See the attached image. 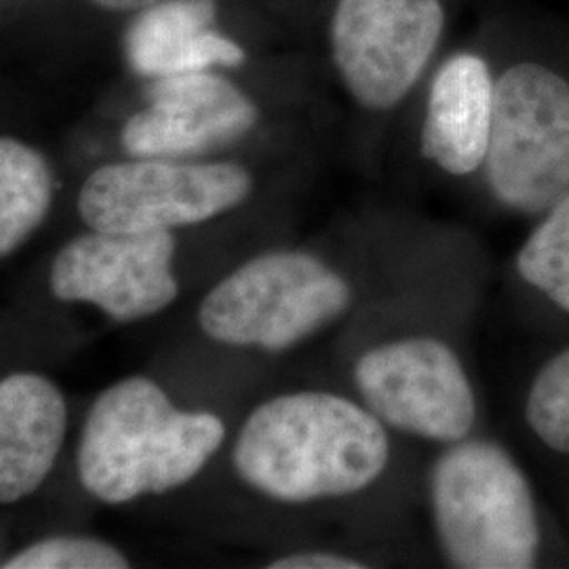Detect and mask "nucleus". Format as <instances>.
I'll use <instances>...</instances> for the list:
<instances>
[{
	"label": "nucleus",
	"instance_id": "1",
	"mask_svg": "<svg viewBox=\"0 0 569 569\" xmlns=\"http://www.w3.org/2000/svg\"><path fill=\"white\" fill-rule=\"evenodd\" d=\"M493 117L483 163L491 194L545 213L569 192V26L519 20L491 42Z\"/></svg>",
	"mask_w": 569,
	"mask_h": 569
},
{
	"label": "nucleus",
	"instance_id": "2",
	"mask_svg": "<svg viewBox=\"0 0 569 569\" xmlns=\"http://www.w3.org/2000/svg\"><path fill=\"white\" fill-rule=\"evenodd\" d=\"M382 422L331 392H291L258 407L244 422L232 462L247 486L302 505L369 488L388 465Z\"/></svg>",
	"mask_w": 569,
	"mask_h": 569
},
{
	"label": "nucleus",
	"instance_id": "3",
	"mask_svg": "<svg viewBox=\"0 0 569 569\" xmlns=\"http://www.w3.org/2000/svg\"><path fill=\"white\" fill-rule=\"evenodd\" d=\"M224 422L182 411L163 388L133 376L103 390L79 443L82 488L106 505L164 493L194 479L224 441Z\"/></svg>",
	"mask_w": 569,
	"mask_h": 569
},
{
	"label": "nucleus",
	"instance_id": "4",
	"mask_svg": "<svg viewBox=\"0 0 569 569\" xmlns=\"http://www.w3.org/2000/svg\"><path fill=\"white\" fill-rule=\"evenodd\" d=\"M430 502L441 550L453 568L536 566L540 529L528 479L507 449L458 441L430 472Z\"/></svg>",
	"mask_w": 569,
	"mask_h": 569
},
{
	"label": "nucleus",
	"instance_id": "5",
	"mask_svg": "<svg viewBox=\"0 0 569 569\" xmlns=\"http://www.w3.org/2000/svg\"><path fill=\"white\" fill-rule=\"evenodd\" d=\"M350 302V284L319 258L270 251L207 293L199 323L216 342L281 352L333 323Z\"/></svg>",
	"mask_w": 569,
	"mask_h": 569
},
{
	"label": "nucleus",
	"instance_id": "6",
	"mask_svg": "<svg viewBox=\"0 0 569 569\" xmlns=\"http://www.w3.org/2000/svg\"><path fill=\"white\" fill-rule=\"evenodd\" d=\"M448 28V0H331L327 51L352 102L388 112L425 79Z\"/></svg>",
	"mask_w": 569,
	"mask_h": 569
},
{
	"label": "nucleus",
	"instance_id": "7",
	"mask_svg": "<svg viewBox=\"0 0 569 569\" xmlns=\"http://www.w3.org/2000/svg\"><path fill=\"white\" fill-rule=\"evenodd\" d=\"M251 188V173L241 164L138 159L91 173L82 183L79 213L91 230L171 232L239 207Z\"/></svg>",
	"mask_w": 569,
	"mask_h": 569
},
{
	"label": "nucleus",
	"instance_id": "8",
	"mask_svg": "<svg viewBox=\"0 0 569 569\" xmlns=\"http://www.w3.org/2000/svg\"><path fill=\"white\" fill-rule=\"evenodd\" d=\"M355 385L382 425L428 441L458 443L477 418L465 367L435 338H406L367 350L355 366Z\"/></svg>",
	"mask_w": 569,
	"mask_h": 569
},
{
	"label": "nucleus",
	"instance_id": "9",
	"mask_svg": "<svg viewBox=\"0 0 569 569\" xmlns=\"http://www.w3.org/2000/svg\"><path fill=\"white\" fill-rule=\"evenodd\" d=\"M171 232L91 230L63 244L51 266V291L61 302L98 306L119 323L140 321L178 298Z\"/></svg>",
	"mask_w": 569,
	"mask_h": 569
},
{
	"label": "nucleus",
	"instance_id": "10",
	"mask_svg": "<svg viewBox=\"0 0 569 569\" xmlns=\"http://www.w3.org/2000/svg\"><path fill=\"white\" fill-rule=\"evenodd\" d=\"M260 119L243 91L211 70L154 79L148 106L122 129V146L138 159H182L244 138Z\"/></svg>",
	"mask_w": 569,
	"mask_h": 569
},
{
	"label": "nucleus",
	"instance_id": "11",
	"mask_svg": "<svg viewBox=\"0 0 569 569\" xmlns=\"http://www.w3.org/2000/svg\"><path fill=\"white\" fill-rule=\"evenodd\" d=\"M491 117V58L475 49L449 53L428 82L420 131L422 157L456 178L477 173L488 157Z\"/></svg>",
	"mask_w": 569,
	"mask_h": 569
},
{
	"label": "nucleus",
	"instance_id": "12",
	"mask_svg": "<svg viewBox=\"0 0 569 569\" xmlns=\"http://www.w3.org/2000/svg\"><path fill=\"white\" fill-rule=\"evenodd\" d=\"M68 409L60 388L39 373L0 380V505L34 493L56 467Z\"/></svg>",
	"mask_w": 569,
	"mask_h": 569
},
{
	"label": "nucleus",
	"instance_id": "13",
	"mask_svg": "<svg viewBox=\"0 0 569 569\" xmlns=\"http://www.w3.org/2000/svg\"><path fill=\"white\" fill-rule=\"evenodd\" d=\"M216 16V0H163L148 7L127 34L133 70L163 79L243 63V47L213 30Z\"/></svg>",
	"mask_w": 569,
	"mask_h": 569
},
{
	"label": "nucleus",
	"instance_id": "14",
	"mask_svg": "<svg viewBox=\"0 0 569 569\" xmlns=\"http://www.w3.org/2000/svg\"><path fill=\"white\" fill-rule=\"evenodd\" d=\"M53 201V178L41 152L0 138V258L11 256L44 222Z\"/></svg>",
	"mask_w": 569,
	"mask_h": 569
},
{
	"label": "nucleus",
	"instance_id": "15",
	"mask_svg": "<svg viewBox=\"0 0 569 569\" xmlns=\"http://www.w3.org/2000/svg\"><path fill=\"white\" fill-rule=\"evenodd\" d=\"M517 270L523 281L569 312V192L545 211V220L517 256Z\"/></svg>",
	"mask_w": 569,
	"mask_h": 569
},
{
	"label": "nucleus",
	"instance_id": "16",
	"mask_svg": "<svg viewBox=\"0 0 569 569\" xmlns=\"http://www.w3.org/2000/svg\"><path fill=\"white\" fill-rule=\"evenodd\" d=\"M526 418L547 448L569 456V348L536 376L529 388Z\"/></svg>",
	"mask_w": 569,
	"mask_h": 569
},
{
	"label": "nucleus",
	"instance_id": "17",
	"mask_svg": "<svg viewBox=\"0 0 569 569\" xmlns=\"http://www.w3.org/2000/svg\"><path fill=\"white\" fill-rule=\"evenodd\" d=\"M4 569H124L129 568L121 550L98 538L56 536L13 555Z\"/></svg>",
	"mask_w": 569,
	"mask_h": 569
},
{
	"label": "nucleus",
	"instance_id": "18",
	"mask_svg": "<svg viewBox=\"0 0 569 569\" xmlns=\"http://www.w3.org/2000/svg\"><path fill=\"white\" fill-rule=\"evenodd\" d=\"M270 569H363L366 563L333 552H296L272 561Z\"/></svg>",
	"mask_w": 569,
	"mask_h": 569
},
{
	"label": "nucleus",
	"instance_id": "19",
	"mask_svg": "<svg viewBox=\"0 0 569 569\" xmlns=\"http://www.w3.org/2000/svg\"><path fill=\"white\" fill-rule=\"evenodd\" d=\"M93 2H98L106 9H112V11H133V9H148L163 0H93Z\"/></svg>",
	"mask_w": 569,
	"mask_h": 569
}]
</instances>
